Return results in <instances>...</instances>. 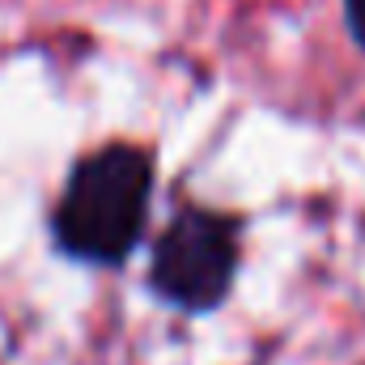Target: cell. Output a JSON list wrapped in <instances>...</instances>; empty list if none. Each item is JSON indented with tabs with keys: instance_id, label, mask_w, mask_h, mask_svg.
<instances>
[{
	"instance_id": "cell-3",
	"label": "cell",
	"mask_w": 365,
	"mask_h": 365,
	"mask_svg": "<svg viewBox=\"0 0 365 365\" xmlns=\"http://www.w3.org/2000/svg\"><path fill=\"white\" fill-rule=\"evenodd\" d=\"M344 21H349L353 43L365 51V0H344Z\"/></svg>"
},
{
	"instance_id": "cell-1",
	"label": "cell",
	"mask_w": 365,
	"mask_h": 365,
	"mask_svg": "<svg viewBox=\"0 0 365 365\" xmlns=\"http://www.w3.org/2000/svg\"><path fill=\"white\" fill-rule=\"evenodd\" d=\"M153 200V153L145 145L110 140L77 158L51 208V238L60 255L93 268H123L145 238Z\"/></svg>"
},
{
	"instance_id": "cell-2",
	"label": "cell",
	"mask_w": 365,
	"mask_h": 365,
	"mask_svg": "<svg viewBox=\"0 0 365 365\" xmlns=\"http://www.w3.org/2000/svg\"><path fill=\"white\" fill-rule=\"evenodd\" d=\"M238 259H242V221L234 212L187 204L153 238L149 289L182 314H204L230 297Z\"/></svg>"
}]
</instances>
